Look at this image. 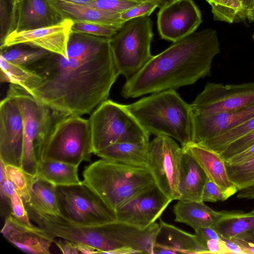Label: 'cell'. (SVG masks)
I'll use <instances>...</instances> for the list:
<instances>
[{"mask_svg":"<svg viewBox=\"0 0 254 254\" xmlns=\"http://www.w3.org/2000/svg\"><path fill=\"white\" fill-rule=\"evenodd\" d=\"M110 39L88 36L69 38L67 57L51 53L28 68L41 78L30 94L63 116L91 113L108 99L120 74Z\"/></svg>","mask_w":254,"mask_h":254,"instance_id":"obj_1","label":"cell"},{"mask_svg":"<svg viewBox=\"0 0 254 254\" xmlns=\"http://www.w3.org/2000/svg\"><path fill=\"white\" fill-rule=\"evenodd\" d=\"M219 53L215 30L194 32L153 56L141 70L126 80L121 95L126 99L135 98L193 84L211 75L213 58Z\"/></svg>","mask_w":254,"mask_h":254,"instance_id":"obj_2","label":"cell"},{"mask_svg":"<svg viewBox=\"0 0 254 254\" xmlns=\"http://www.w3.org/2000/svg\"><path fill=\"white\" fill-rule=\"evenodd\" d=\"M126 106L149 134L168 136L179 142L182 146L193 143L190 105L176 90L152 93Z\"/></svg>","mask_w":254,"mask_h":254,"instance_id":"obj_3","label":"cell"},{"mask_svg":"<svg viewBox=\"0 0 254 254\" xmlns=\"http://www.w3.org/2000/svg\"><path fill=\"white\" fill-rule=\"evenodd\" d=\"M82 183L115 212L155 183L148 167L102 159L86 166Z\"/></svg>","mask_w":254,"mask_h":254,"instance_id":"obj_4","label":"cell"},{"mask_svg":"<svg viewBox=\"0 0 254 254\" xmlns=\"http://www.w3.org/2000/svg\"><path fill=\"white\" fill-rule=\"evenodd\" d=\"M7 93L15 98L23 119L21 168L36 175L38 162L53 126L63 116L53 111L18 85L10 83Z\"/></svg>","mask_w":254,"mask_h":254,"instance_id":"obj_5","label":"cell"},{"mask_svg":"<svg viewBox=\"0 0 254 254\" xmlns=\"http://www.w3.org/2000/svg\"><path fill=\"white\" fill-rule=\"evenodd\" d=\"M88 120L93 154L115 143L149 142L150 134L126 105L107 99L96 108Z\"/></svg>","mask_w":254,"mask_h":254,"instance_id":"obj_6","label":"cell"},{"mask_svg":"<svg viewBox=\"0 0 254 254\" xmlns=\"http://www.w3.org/2000/svg\"><path fill=\"white\" fill-rule=\"evenodd\" d=\"M92 153L89 120L63 116L54 124L40 161L53 160L79 166L82 161H90Z\"/></svg>","mask_w":254,"mask_h":254,"instance_id":"obj_7","label":"cell"},{"mask_svg":"<svg viewBox=\"0 0 254 254\" xmlns=\"http://www.w3.org/2000/svg\"><path fill=\"white\" fill-rule=\"evenodd\" d=\"M149 16L130 19L110 39V46L120 74L129 79L151 60L153 33Z\"/></svg>","mask_w":254,"mask_h":254,"instance_id":"obj_8","label":"cell"},{"mask_svg":"<svg viewBox=\"0 0 254 254\" xmlns=\"http://www.w3.org/2000/svg\"><path fill=\"white\" fill-rule=\"evenodd\" d=\"M30 219L55 238L93 247L99 254H121L125 247L111 237L109 223L81 225L72 223L61 216L46 214L25 204Z\"/></svg>","mask_w":254,"mask_h":254,"instance_id":"obj_9","label":"cell"},{"mask_svg":"<svg viewBox=\"0 0 254 254\" xmlns=\"http://www.w3.org/2000/svg\"><path fill=\"white\" fill-rule=\"evenodd\" d=\"M61 216L78 224L101 225L117 221L116 212L82 183L56 187Z\"/></svg>","mask_w":254,"mask_h":254,"instance_id":"obj_10","label":"cell"},{"mask_svg":"<svg viewBox=\"0 0 254 254\" xmlns=\"http://www.w3.org/2000/svg\"><path fill=\"white\" fill-rule=\"evenodd\" d=\"M183 149L172 138L156 136L148 145L147 167L155 183L172 200H179V175Z\"/></svg>","mask_w":254,"mask_h":254,"instance_id":"obj_11","label":"cell"},{"mask_svg":"<svg viewBox=\"0 0 254 254\" xmlns=\"http://www.w3.org/2000/svg\"><path fill=\"white\" fill-rule=\"evenodd\" d=\"M254 104V82L240 84L207 83L190 104L194 111L220 113L234 111Z\"/></svg>","mask_w":254,"mask_h":254,"instance_id":"obj_12","label":"cell"},{"mask_svg":"<svg viewBox=\"0 0 254 254\" xmlns=\"http://www.w3.org/2000/svg\"><path fill=\"white\" fill-rule=\"evenodd\" d=\"M23 123L15 98L7 93L0 104V159L21 168Z\"/></svg>","mask_w":254,"mask_h":254,"instance_id":"obj_13","label":"cell"},{"mask_svg":"<svg viewBox=\"0 0 254 254\" xmlns=\"http://www.w3.org/2000/svg\"><path fill=\"white\" fill-rule=\"evenodd\" d=\"M201 22L200 11L193 0H172L157 14L161 38L173 42L194 32Z\"/></svg>","mask_w":254,"mask_h":254,"instance_id":"obj_14","label":"cell"},{"mask_svg":"<svg viewBox=\"0 0 254 254\" xmlns=\"http://www.w3.org/2000/svg\"><path fill=\"white\" fill-rule=\"evenodd\" d=\"M172 201L154 183L116 211L117 221L146 228L155 222Z\"/></svg>","mask_w":254,"mask_h":254,"instance_id":"obj_15","label":"cell"},{"mask_svg":"<svg viewBox=\"0 0 254 254\" xmlns=\"http://www.w3.org/2000/svg\"><path fill=\"white\" fill-rule=\"evenodd\" d=\"M73 21L65 19L53 26L23 31L12 32L0 44V49L16 45H25L46 50L67 57L66 51Z\"/></svg>","mask_w":254,"mask_h":254,"instance_id":"obj_16","label":"cell"},{"mask_svg":"<svg viewBox=\"0 0 254 254\" xmlns=\"http://www.w3.org/2000/svg\"><path fill=\"white\" fill-rule=\"evenodd\" d=\"M193 143L200 144L235 127L254 117V104L241 109L220 113L192 110Z\"/></svg>","mask_w":254,"mask_h":254,"instance_id":"obj_17","label":"cell"},{"mask_svg":"<svg viewBox=\"0 0 254 254\" xmlns=\"http://www.w3.org/2000/svg\"><path fill=\"white\" fill-rule=\"evenodd\" d=\"M1 233L16 248L28 254H50L55 240L40 227L24 224L11 214L6 217Z\"/></svg>","mask_w":254,"mask_h":254,"instance_id":"obj_18","label":"cell"},{"mask_svg":"<svg viewBox=\"0 0 254 254\" xmlns=\"http://www.w3.org/2000/svg\"><path fill=\"white\" fill-rule=\"evenodd\" d=\"M175 220L194 230L200 227L216 229L222 221L241 216L243 211H216L203 201L178 200L173 207Z\"/></svg>","mask_w":254,"mask_h":254,"instance_id":"obj_19","label":"cell"},{"mask_svg":"<svg viewBox=\"0 0 254 254\" xmlns=\"http://www.w3.org/2000/svg\"><path fill=\"white\" fill-rule=\"evenodd\" d=\"M64 19L49 0H19L14 31L18 32L49 27L57 25Z\"/></svg>","mask_w":254,"mask_h":254,"instance_id":"obj_20","label":"cell"},{"mask_svg":"<svg viewBox=\"0 0 254 254\" xmlns=\"http://www.w3.org/2000/svg\"><path fill=\"white\" fill-rule=\"evenodd\" d=\"M111 237L125 247L131 248L138 254H153L159 224L153 223L148 227L140 228L116 221L109 223Z\"/></svg>","mask_w":254,"mask_h":254,"instance_id":"obj_21","label":"cell"},{"mask_svg":"<svg viewBox=\"0 0 254 254\" xmlns=\"http://www.w3.org/2000/svg\"><path fill=\"white\" fill-rule=\"evenodd\" d=\"M159 230L154 249V254H206L194 234L159 221Z\"/></svg>","mask_w":254,"mask_h":254,"instance_id":"obj_22","label":"cell"},{"mask_svg":"<svg viewBox=\"0 0 254 254\" xmlns=\"http://www.w3.org/2000/svg\"><path fill=\"white\" fill-rule=\"evenodd\" d=\"M182 147L193 156L208 179L232 195L238 191L229 179L225 161L218 153L194 143Z\"/></svg>","mask_w":254,"mask_h":254,"instance_id":"obj_23","label":"cell"},{"mask_svg":"<svg viewBox=\"0 0 254 254\" xmlns=\"http://www.w3.org/2000/svg\"><path fill=\"white\" fill-rule=\"evenodd\" d=\"M64 19L73 22L88 21L98 23L120 30L126 21L121 18V13L99 10L83 4L61 0H49Z\"/></svg>","mask_w":254,"mask_h":254,"instance_id":"obj_24","label":"cell"},{"mask_svg":"<svg viewBox=\"0 0 254 254\" xmlns=\"http://www.w3.org/2000/svg\"><path fill=\"white\" fill-rule=\"evenodd\" d=\"M182 149L179 183V200L202 201V192L207 177L193 156L183 148Z\"/></svg>","mask_w":254,"mask_h":254,"instance_id":"obj_25","label":"cell"},{"mask_svg":"<svg viewBox=\"0 0 254 254\" xmlns=\"http://www.w3.org/2000/svg\"><path fill=\"white\" fill-rule=\"evenodd\" d=\"M149 142L115 143L94 154L102 159L124 164L147 167Z\"/></svg>","mask_w":254,"mask_h":254,"instance_id":"obj_26","label":"cell"},{"mask_svg":"<svg viewBox=\"0 0 254 254\" xmlns=\"http://www.w3.org/2000/svg\"><path fill=\"white\" fill-rule=\"evenodd\" d=\"M78 166L53 160L38 162L36 175L55 187L80 185Z\"/></svg>","mask_w":254,"mask_h":254,"instance_id":"obj_27","label":"cell"},{"mask_svg":"<svg viewBox=\"0 0 254 254\" xmlns=\"http://www.w3.org/2000/svg\"><path fill=\"white\" fill-rule=\"evenodd\" d=\"M25 204L46 214L61 215L56 187L40 178L33 186L30 201Z\"/></svg>","mask_w":254,"mask_h":254,"instance_id":"obj_28","label":"cell"},{"mask_svg":"<svg viewBox=\"0 0 254 254\" xmlns=\"http://www.w3.org/2000/svg\"><path fill=\"white\" fill-rule=\"evenodd\" d=\"M0 81L17 84L30 93L41 81L36 73L0 57Z\"/></svg>","mask_w":254,"mask_h":254,"instance_id":"obj_29","label":"cell"},{"mask_svg":"<svg viewBox=\"0 0 254 254\" xmlns=\"http://www.w3.org/2000/svg\"><path fill=\"white\" fill-rule=\"evenodd\" d=\"M51 52L25 45H16L1 50L0 56L5 60L29 68L47 57Z\"/></svg>","mask_w":254,"mask_h":254,"instance_id":"obj_30","label":"cell"},{"mask_svg":"<svg viewBox=\"0 0 254 254\" xmlns=\"http://www.w3.org/2000/svg\"><path fill=\"white\" fill-rule=\"evenodd\" d=\"M8 179L12 183L25 203L30 201L33 188L38 180L37 175H31L21 167L7 164L5 166Z\"/></svg>","mask_w":254,"mask_h":254,"instance_id":"obj_31","label":"cell"},{"mask_svg":"<svg viewBox=\"0 0 254 254\" xmlns=\"http://www.w3.org/2000/svg\"><path fill=\"white\" fill-rule=\"evenodd\" d=\"M254 130V117L222 134L197 144L217 153L236 139Z\"/></svg>","mask_w":254,"mask_h":254,"instance_id":"obj_32","label":"cell"},{"mask_svg":"<svg viewBox=\"0 0 254 254\" xmlns=\"http://www.w3.org/2000/svg\"><path fill=\"white\" fill-rule=\"evenodd\" d=\"M211 6L215 20L232 23L240 20L242 4L240 0H205Z\"/></svg>","mask_w":254,"mask_h":254,"instance_id":"obj_33","label":"cell"},{"mask_svg":"<svg viewBox=\"0 0 254 254\" xmlns=\"http://www.w3.org/2000/svg\"><path fill=\"white\" fill-rule=\"evenodd\" d=\"M254 228V217L241 216L222 221L215 229L222 239L230 240Z\"/></svg>","mask_w":254,"mask_h":254,"instance_id":"obj_34","label":"cell"},{"mask_svg":"<svg viewBox=\"0 0 254 254\" xmlns=\"http://www.w3.org/2000/svg\"><path fill=\"white\" fill-rule=\"evenodd\" d=\"M226 166L229 179L238 190L254 185V159L243 164Z\"/></svg>","mask_w":254,"mask_h":254,"instance_id":"obj_35","label":"cell"},{"mask_svg":"<svg viewBox=\"0 0 254 254\" xmlns=\"http://www.w3.org/2000/svg\"><path fill=\"white\" fill-rule=\"evenodd\" d=\"M71 30L109 38L113 37L119 31L112 26L88 21L73 22Z\"/></svg>","mask_w":254,"mask_h":254,"instance_id":"obj_36","label":"cell"},{"mask_svg":"<svg viewBox=\"0 0 254 254\" xmlns=\"http://www.w3.org/2000/svg\"><path fill=\"white\" fill-rule=\"evenodd\" d=\"M142 2L135 0H94L86 5L101 10L121 13Z\"/></svg>","mask_w":254,"mask_h":254,"instance_id":"obj_37","label":"cell"},{"mask_svg":"<svg viewBox=\"0 0 254 254\" xmlns=\"http://www.w3.org/2000/svg\"><path fill=\"white\" fill-rule=\"evenodd\" d=\"M10 3L6 0H0V44L6 37L15 30L17 18L12 14Z\"/></svg>","mask_w":254,"mask_h":254,"instance_id":"obj_38","label":"cell"},{"mask_svg":"<svg viewBox=\"0 0 254 254\" xmlns=\"http://www.w3.org/2000/svg\"><path fill=\"white\" fill-rule=\"evenodd\" d=\"M254 144V130L231 142L219 154L226 162Z\"/></svg>","mask_w":254,"mask_h":254,"instance_id":"obj_39","label":"cell"},{"mask_svg":"<svg viewBox=\"0 0 254 254\" xmlns=\"http://www.w3.org/2000/svg\"><path fill=\"white\" fill-rule=\"evenodd\" d=\"M232 195L207 178L202 190V201L215 202L224 201Z\"/></svg>","mask_w":254,"mask_h":254,"instance_id":"obj_40","label":"cell"},{"mask_svg":"<svg viewBox=\"0 0 254 254\" xmlns=\"http://www.w3.org/2000/svg\"><path fill=\"white\" fill-rule=\"evenodd\" d=\"M8 204L13 216L24 224L32 225L25 202L16 191L9 198Z\"/></svg>","mask_w":254,"mask_h":254,"instance_id":"obj_41","label":"cell"},{"mask_svg":"<svg viewBox=\"0 0 254 254\" xmlns=\"http://www.w3.org/2000/svg\"><path fill=\"white\" fill-rule=\"evenodd\" d=\"M158 7V5L154 2L143 1L121 13V18L127 21L134 18L149 16Z\"/></svg>","mask_w":254,"mask_h":254,"instance_id":"obj_42","label":"cell"},{"mask_svg":"<svg viewBox=\"0 0 254 254\" xmlns=\"http://www.w3.org/2000/svg\"><path fill=\"white\" fill-rule=\"evenodd\" d=\"M194 235L199 244L207 252L205 248L206 242L211 239H219L222 238L218 231L214 228L211 227H200L194 230Z\"/></svg>","mask_w":254,"mask_h":254,"instance_id":"obj_43","label":"cell"},{"mask_svg":"<svg viewBox=\"0 0 254 254\" xmlns=\"http://www.w3.org/2000/svg\"><path fill=\"white\" fill-rule=\"evenodd\" d=\"M253 159H254V144L232 157L225 163L230 165H241L248 163Z\"/></svg>","mask_w":254,"mask_h":254,"instance_id":"obj_44","label":"cell"},{"mask_svg":"<svg viewBox=\"0 0 254 254\" xmlns=\"http://www.w3.org/2000/svg\"><path fill=\"white\" fill-rule=\"evenodd\" d=\"M205 248L207 254H230L225 241L222 239H211L208 240L205 244Z\"/></svg>","mask_w":254,"mask_h":254,"instance_id":"obj_45","label":"cell"},{"mask_svg":"<svg viewBox=\"0 0 254 254\" xmlns=\"http://www.w3.org/2000/svg\"><path fill=\"white\" fill-rule=\"evenodd\" d=\"M54 243L64 254H79L77 248L76 244L70 241L61 238L59 240H54Z\"/></svg>","mask_w":254,"mask_h":254,"instance_id":"obj_46","label":"cell"},{"mask_svg":"<svg viewBox=\"0 0 254 254\" xmlns=\"http://www.w3.org/2000/svg\"><path fill=\"white\" fill-rule=\"evenodd\" d=\"M230 240L236 243L240 247L244 254H254V244L237 236Z\"/></svg>","mask_w":254,"mask_h":254,"instance_id":"obj_47","label":"cell"},{"mask_svg":"<svg viewBox=\"0 0 254 254\" xmlns=\"http://www.w3.org/2000/svg\"><path fill=\"white\" fill-rule=\"evenodd\" d=\"M230 254H244L240 247L231 240L223 239Z\"/></svg>","mask_w":254,"mask_h":254,"instance_id":"obj_48","label":"cell"},{"mask_svg":"<svg viewBox=\"0 0 254 254\" xmlns=\"http://www.w3.org/2000/svg\"><path fill=\"white\" fill-rule=\"evenodd\" d=\"M76 248L79 254H99V252L95 248L89 245L81 243H76Z\"/></svg>","mask_w":254,"mask_h":254,"instance_id":"obj_49","label":"cell"},{"mask_svg":"<svg viewBox=\"0 0 254 254\" xmlns=\"http://www.w3.org/2000/svg\"><path fill=\"white\" fill-rule=\"evenodd\" d=\"M241 2L243 8L240 20H243L246 19L248 12L254 4V0H241Z\"/></svg>","mask_w":254,"mask_h":254,"instance_id":"obj_50","label":"cell"},{"mask_svg":"<svg viewBox=\"0 0 254 254\" xmlns=\"http://www.w3.org/2000/svg\"><path fill=\"white\" fill-rule=\"evenodd\" d=\"M236 236L254 244V228Z\"/></svg>","mask_w":254,"mask_h":254,"instance_id":"obj_51","label":"cell"},{"mask_svg":"<svg viewBox=\"0 0 254 254\" xmlns=\"http://www.w3.org/2000/svg\"><path fill=\"white\" fill-rule=\"evenodd\" d=\"M138 1H150L156 3L158 5V7H162L163 6L167 4L168 2L172 0H135Z\"/></svg>","mask_w":254,"mask_h":254,"instance_id":"obj_52","label":"cell"},{"mask_svg":"<svg viewBox=\"0 0 254 254\" xmlns=\"http://www.w3.org/2000/svg\"><path fill=\"white\" fill-rule=\"evenodd\" d=\"M246 18L250 22L254 23V4L248 12Z\"/></svg>","mask_w":254,"mask_h":254,"instance_id":"obj_53","label":"cell"},{"mask_svg":"<svg viewBox=\"0 0 254 254\" xmlns=\"http://www.w3.org/2000/svg\"><path fill=\"white\" fill-rule=\"evenodd\" d=\"M77 4H83L86 5L87 3H89L91 1H92L94 0H61Z\"/></svg>","mask_w":254,"mask_h":254,"instance_id":"obj_54","label":"cell"},{"mask_svg":"<svg viewBox=\"0 0 254 254\" xmlns=\"http://www.w3.org/2000/svg\"><path fill=\"white\" fill-rule=\"evenodd\" d=\"M12 9L14 12H17L19 0H9Z\"/></svg>","mask_w":254,"mask_h":254,"instance_id":"obj_55","label":"cell"},{"mask_svg":"<svg viewBox=\"0 0 254 254\" xmlns=\"http://www.w3.org/2000/svg\"><path fill=\"white\" fill-rule=\"evenodd\" d=\"M242 216L254 217V208L252 210V211L250 212L247 213L243 212L242 215Z\"/></svg>","mask_w":254,"mask_h":254,"instance_id":"obj_56","label":"cell"},{"mask_svg":"<svg viewBox=\"0 0 254 254\" xmlns=\"http://www.w3.org/2000/svg\"><path fill=\"white\" fill-rule=\"evenodd\" d=\"M253 40H254V34H253Z\"/></svg>","mask_w":254,"mask_h":254,"instance_id":"obj_57","label":"cell"},{"mask_svg":"<svg viewBox=\"0 0 254 254\" xmlns=\"http://www.w3.org/2000/svg\"><path fill=\"white\" fill-rule=\"evenodd\" d=\"M241 1V0H240Z\"/></svg>","mask_w":254,"mask_h":254,"instance_id":"obj_58","label":"cell"}]
</instances>
